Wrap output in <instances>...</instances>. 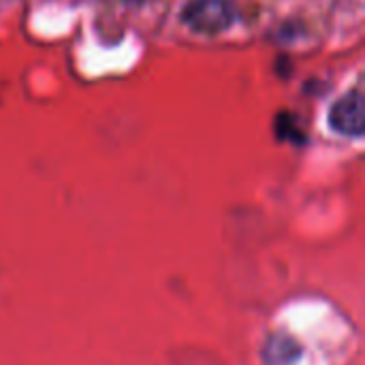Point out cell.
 I'll use <instances>...</instances> for the list:
<instances>
[{"label":"cell","mask_w":365,"mask_h":365,"mask_svg":"<svg viewBox=\"0 0 365 365\" xmlns=\"http://www.w3.org/2000/svg\"><path fill=\"white\" fill-rule=\"evenodd\" d=\"M302 137H304V133L297 130L295 118H291L287 113L278 115V139H291L297 143V141H302Z\"/></svg>","instance_id":"cell-3"},{"label":"cell","mask_w":365,"mask_h":365,"mask_svg":"<svg viewBox=\"0 0 365 365\" xmlns=\"http://www.w3.org/2000/svg\"><path fill=\"white\" fill-rule=\"evenodd\" d=\"M235 17L231 0H192L182 11V21L199 34H220L235 24Z\"/></svg>","instance_id":"cell-1"},{"label":"cell","mask_w":365,"mask_h":365,"mask_svg":"<svg viewBox=\"0 0 365 365\" xmlns=\"http://www.w3.org/2000/svg\"><path fill=\"white\" fill-rule=\"evenodd\" d=\"M124 2H128V4H141V2H145V0H124Z\"/></svg>","instance_id":"cell-4"},{"label":"cell","mask_w":365,"mask_h":365,"mask_svg":"<svg viewBox=\"0 0 365 365\" xmlns=\"http://www.w3.org/2000/svg\"><path fill=\"white\" fill-rule=\"evenodd\" d=\"M329 126L344 137H361L365 133V101L361 90H353L336 101L329 111Z\"/></svg>","instance_id":"cell-2"}]
</instances>
